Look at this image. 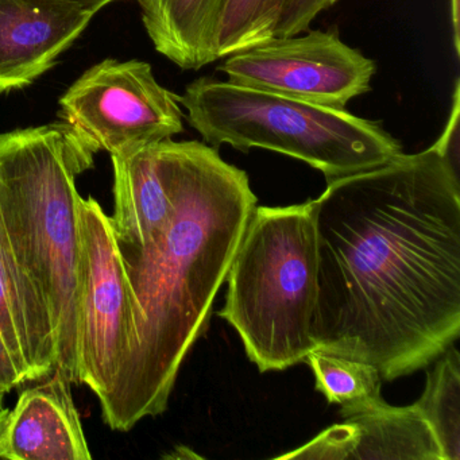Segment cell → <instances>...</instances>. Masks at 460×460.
<instances>
[{"label": "cell", "instance_id": "11", "mask_svg": "<svg viewBox=\"0 0 460 460\" xmlns=\"http://www.w3.org/2000/svg\"><path fill=\"white\" fill-rule=\"evenodd\" d=\"M71 385L55 370L44 384L21 393L10 411L4 459H93Z\"/></svg>", "mask_w": 460, "mask_h": 460}, {"label": "cell", "instance_id": "13", "mask_svg": "<svg viewBox=\"0 0 460 460\" xmlns=\"http://www.w3.org/2000/svg\"><path fill=\"white\" fill-rule=\"evenodd\" d=\"M114 214L110 217L118 244L146 247L171 223L173 192L158 144L112 155Z\"/></svg>", "mask_w": 460, "mask_h": 460}, {"label": "cell", "instance_id": "21", "mask_svg": "<svg viewBox=\"0 0 460 460\" xmlns=\"http://www.w3.org/2000/svg\"><path fill=\"white\" fill-rule=\"evenodd\" d=\"M69 4H79V6L85 7V9L93 10L95 13L101 12L107 4H114L118 0H64Z\"/></svg>", "mask_w": 460, "mask_h": 460}, {"label": "cell", "instance_id": "10", "mask_svg": "<svg viewBox=\"0 0 460 460\" xmlns=\"http://www.w3.org/2000/svg\"><path fill=\"white\" fill-rule=\"evenodd\" d=\"M276 459L441 460L432 430L413 405L378 408L344 419Z\"/></svg>", "mask_w": 460, "mask_h": 460}, {"label": "cell", "instance_id": "6", "mask_svg": "<svg viewBox=\"0 0 460 460\" xmlns=\"http://www.w3.org/2000/svg\"><path fill=\"white\" fill-rule=\"evenodd\" d=\"M60 118L95 150L110 155L161 144L184 130L179 96L144 61L104 60L60 99Z\"/></svg>", "mask_w": 460, "mask_h": 460}, {"label": "cell", "instance_id": "20", "mask_svg": "<svg viewBox=\"0 0 460 460\" xmlns=\"http://www.w3.org/2000/svg\"><path fill=\"white\" fill-rule=\"evenodd\" d=\"M10 409L0 411V459L6 456L7 430H9Z\"/></svg>", "mask_w": 460, "mask_h": 460}, {"label": "cell", "instance_id": "2", "mask_svg": "<svg viewBox=\"0 0 460 460\" xmlns=\"http://www.w3.org/2000/svg\"><path fill=\"white\" fill-rule=\"evenodd\" d=\"M174 211L146 247L119 246L133 303V335L102 417L128 432L168 408L180 367L206 330L247 222L257 207L246 172L206 142L158 144Z\"/></svg>", "mask_w": 460, "mask_h": 460}, {"label": "cell", "instance_id": "3", "mask_svg": "<svg viewBox=\"0 0 460 460\" xmlns=\"http://www.w3.org/2000/svg\"><path fill=\"white\" fill-rule=\"evenodd\" d=\"M96 152L68 123L0 134V214L13 249L41 293L56 338L55 370L77 376V308L83 270L76 177Z\"/></svg>", "mask_w": 460, "mask_h": 460}, {"label": "cell", "instance_id": "4", "mask_svg": "<svg viewBox=\"0 0 460 460\" xmlns=\"http://www.w3.org/2000/svg\"><path fill=\"white\" fill-rule=\"evenodd\" d=\"M219 316L261 373L305 362L316 349L317 246L311 200L255 207L228 269Z\"/></svg>", "mask_w": 460, "mask_h": 460}, {"label": "cell", "instance_id": "1", "mask_svg": "<svg viewBox=\"0 0 460 460\" xmlns=\"http://www.w3.org/2000/svg\"><path fill=\"white\" fill-rule=\"evenodd\" d=\"M311 203L316 349L384 381L429 366L460 333L459 164L435 142L328 182Z\"/></svg>", "mask_w": 460, "mask_h": 460}, {"label": "cell", "instance_id": "15", "mask_svg": "<svg viewBox=\"0 0 460 460\" xmlns=\"http://www.w3.org/2000/svg\"><path fill=\"white\" fill-rule=\"evenodd\" d=\"M305 362L314 371L317 392L341 406L344 419L386 402L381 394L384 379L374 366L322 349L309 352Z\"/></svg>", "mask_w": 460, "mask_h": 460}, {"label": "cell", "instance_id": "12", "mask_svg": "<svg viewBox=\"0 0 460 460\" xmlns=\"http://www.w3.org/2000/svg\"><path fill=\"white\" fill-rule=\"evenodd\" d=\"M0 332L26 382L55 371L56 338L49 309L18 261L0 214Z\"/></svg>", "mask_w": 460, "mask_h": 460}, {"label": "cell", "instance_id": "18", "mask_svg": "<svg viewBox=\"0 0 460 460\" xmlns=\"http://www.w3.org/2000/svg\"><path fill=\"white\" fill-rule=\"evenodd\" d=\"M336 2L338 0H288L274 37L305 33L311 23Z\"/></svg>", "mask_w": 460, "mask_h": 460}, {"label": "cell", "instance_id": "7", "mask_svg": "<svg viewBox=\"0 0 460 460\" xmlns=\"http://www.w3.org/2000/svg\"><path fill=\"white\" fill-rule=\"evenodd\" d=\"M228 82L343 110L371 91L376 66L336 31L273 37L223 58Z\"/></svg>", "mask_w": 460, "mask_h": 460}, {"label": "cell", "instance_id": "14", "mask_svg": "<svg viewBox=\"0 0 460 460\" xmlns=\"http://www.w3.org/2000/svg\"><path fill=\"white\" fill-rule=\"evenodd\" d=\"M155 50L187 71L215 63L214 31L222 0H138Z\"/></svg>", "mask_w": 460, "mask_h": 460}, {"label": "cell", "instance_id": "19", "mask_svg": "<svg viewBox=\"0 0 460 460\" xmlns=\"http://www.w3.org/2000/svg\"><path fill=\"white\" fill-rule=\"evenodd\" d=\"M23 384H26L25 378L18 371L12 351L0 332V390L7 394Z\"/></svg>", "mask_w": 460, "mask_h": 460}, {"label": "cell", "instance_id": "17", "mask_svg": "<svg viewBox=\"0 0 460 460\" xmlns=\"http://www.w3.org/2000/svg\"><path fill=\"white\" fill-rule=\"evenodd\" d=\"M288 0H222L214 31V60L273 39Z\"/></svg>", "mask_w": 460, "mask_h": 460}, {"label": "cell", "instance_id": "22", "mask_svg": "<svg viewBox=\"0 0 460 460\" xmlns=\"http://www.w3.org/2000/svg\"><path fill=\"white\" fill-rule=\"evenodd\" d=\"M4 395H6V393L0 390V411L4 408Z\"/></svg>", "mask_w": 460, "mask_h": 460}, {"label": "cell", "instance_id": "5", "mask_svg": "<svg viewBox=\"0 0 460 460\" xmlns=\"http://www.w3.org/2000/svg\"><path fill=\"white\" fill-rule=\"evenodd\" d=\"M179 102L206 144L279 153L322 172L327 184L378 168L403 153L378 120L228 80H195Z\"/></svg>", "mask_w": 460, "mask_h": 460}, {"label": "cell", "instance_id": "9", "mask_svg": "<svg viewBox=\"0 0 460 460\" xmlns=\"http://www.w3.org/2000/svg\"><path fill=\"white\" fill-rule=\"evenodd\" d=\"M95 14L64 0H0V93L49 71Z\"/></svg>", "mask_w": 460, "mask_h": 460}, {"label": "cell", "instance_id": "16", "mask_svg": "<svg viewBox=\"0 0 460 460\" xmlns=\"http://www.w3.org/2000/svg\"><path fill=\"white\" fill-rule=\"evenodd\" d=\"M428 373L421 397L413 403L435 436L441 460L460 459V357L451 344Z\"/></svg>", "mask_w": 460, "mask_h": 460}, {"label": "cell", "instance_id": "8", "mask_svg": "<svg viewBox=\"0 0 460 460\" xmlns=\"http://www.w3.org/2000/svg\"><path fill=\"white\" fill-rule=\"evenodd\" d=\"M83 270L77 308V376L101 400L114 382L133 335V303L109 215L80 201Z\"/></svg>", "mask_w": 460, "mask_h": 460}]
</instances>
